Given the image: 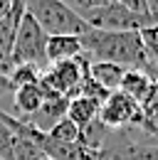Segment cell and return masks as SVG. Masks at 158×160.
I'll return each mask as SVG.
<instances>
[{
  "label": "cell",
  "instance_id": "8",
  "mask_svg": "<svg viewBox=\"0 0 158 160\" xmlns=\"http://www.w3.org/2000/svg\"><path fill=\"white\" fill-rule=\"evenodd\" d=\"M25 0H13V8L10 12L0 20V74L8 77L10 69L15 67L13 64V42H15V32H18V25L25 15Z\"/></svg>",
  "mask_w": 158,
  "mask_h": 160
},
{
  "label": "cell",
  "instance_id": "23",
  "mask_svg": "<svg viewBox=\"0 0 158 160\" xmlns=\"http://www.w3.org/2000/svg\"><path fill=\"white\" fill-rule=\"evenodd\" d=\"M10 8H13V0H0V20L10 12Z\"/></svg>",
  "mask_w": 158,
  "mask_h": 160
},
{
  "label": "cell",
  "instance_id": "12",
  "mask_svg": "<svg viewBox=\"0 0 158 160\" xmlns=\"http://www.w3.org/2000/svg\"><path fill=\"white\" fill-rule=\"evenodd\" d=\"M67 118L72 121L79 131H84L99 118V103L87 99V96H72L69 106H67Z\"/></svg>",
  "mask_w": 158,
  "mask_h": 160
},
{
  "label": "cell",
  "instance_id": "14",
  "mask_svg": "<svg viewBox=\"0 0 158 160\" xmlns=\"http://www.w3.org/2000/svg\"><path fill=\"white\" fill-rule=\"evenodd\" d=\"M151 86H153V79H151L143 69H126L118 91H124L126 96H131L134 101L143 103V99H146L148 91H151Z\"/></svg>",
  "mask_w": 158,
  "mask_h": 160
},
{
  "label": "cell",
  "instance_id": "10",
  "mask_svg": "<svg viewBox=\"0 0 158 160\" xmlns=\"http://www.w3.org/2000/svg\"><path fill=\"white\" fill-rule=\"evenodd\" d=\"M13 103H15V118H22L27 121L30 116H35L40 111V106L45 103V91L42 86L37 84H27V86H20L13 91Z\"/></svg>",
  "mask_w": 158,
  "mask_h": 160
},
{
  "label": "cell",
  "instance_id": "22",
  "mask_svg": "<svg viewBox=\"0 0 158 160\" xmlns=\"http://www.w3.org/2000/svg\"><path fill=\"white\" fill-rule=\"evenodd\" d=\"M148 2V18H151V25L158 22V0H146Z\"/></svg>",
  "mask_w": 158,
  "mask_h": 160
},
{
  "label": "cell",
  "instance_id": "11",
  "mask_svg": "<svg viewBox=\"0 0 158 160\" xmlns=\"http://www.w3.org/2000/svg\"><path fill=\"white\" fill-rule=\"evenodd\" d=\"M82 54H84V47H82V37H77V35H52V37H47V64L74 59Z\"/></svg>",
  "mask_w": 158,
  "mask_h": 160
},
{
  "label": "cell",
  "instance_id": "6",
  "mask_svg": "<svg viewBox=\"0 0 158 160\" xmlns=\"http://www.w3.org/2000/svg\"><path fill=\"white\" fill-rule=\"evenodd\" d=\"M99 123L106 131H121V128H131V126H141L143 123V111L141 103L126 96L124 91H111L106 101L99 106Z\"/></svg>",
  "mask_w": 158,
  "mask_h": 160
},
{
  "label": "cell",
  "instance_id": "19",
  "mask_svg": "<svg viewBox=\"0 0 158 160\" xmlns=\"http://www.w3.org/2000/svg\"><path fill=\"white\" fill-rule=\"evenodd\" d=\"M13 145H15V131L3 121L0 116V158L10 160L13 158Z\"/></svg>",
  "mask_w": 158,
  "mask_h": 160
},
{
  "label": "cell",
  "instance_id": "1",
  "mask_svg": "<svg viewBox=\"0 0 158 160\" xmlns=\"http://www.w3.org/2000/svg\"><path fill=\"white\" fill-rule=\"evenodd\" d=\"M84 57L89 62H111L126 69H148V54L138 32H106V30H87L82 35Z\"/></svg>",
  "mask_w": 158,
  "mask_h": 160
},
{
  "label": "cell",
  "instance_id": "15",
  "mask_svg": "<svg viewBox=\"0 0 158 160\" xmlns=\"http://www.w3.org/2000/svg\"><path fill=\"white\" fill-rule=\"evenodd\" d=\"M141 111H143V123L141 128L148 131L151 136H158V81H153L148 96L141 103Z\"/></svg>",
  "mask_w": 158,
  "mask_h": 160
},
{
  "label": "cell",
  "instance_id": "16",
  "mask_svg": "<svg viewBox=\"0 0 158 160\" xmlns=\"http://www.w3.org/2000/svg\"><path fill=\"white\" fill-rule=\"evenodd\" d=\"M40 77H42V69L32 67V64H15L8 74V81H10V89L15 91L20 86H27V84H37Z\"/></svg>",
  "mask_w": 158,
  "mask_h": 160
},
{
  "label": "cell",
  "instance_id": "3",
  "mask_svg": "<svg viewBox=\"0 0 158 160\" xmlns=\"http://www.w3.org/2000/svg\"><path fill=\"white\" fill-rule=\"evenodd\" d=\"M25 10L42 27V32L47 37H52V35H77V37H82L89 30V25L72 8H67L62 0H25Z\"/></svg>",
  "mask_w": 158,
  "mask_h": 160
},
{
  "label": "cell",
  "instance_id": "24",
  "mask_svg": "<svg viewBox=\"0 0 158 160\" xmlns=\"http://www.w3.org/2000/svg\"><path fill=\"white\" fill-rule=\"evenodd\" d=\"M42 160H52V158H42Z\"/></svg>",
  "mask_w": 158,
  "mask_h": 160
},
{
  "label": "cell",
  "instance_id": "7",
  "mask_svg": "<svg viewBox=\"0 0 158 160\" xmlns=\"http://www.w3.org/2000/svg\"><path fill=\"white\" fill-rule=\"evenodd\" d=\"M82 20L87 22L92 30H106V32H138V30L151 25L148 20L134 15L131 10H126L118 2L104 5L99 10H92V12L82 15Z\"/></svg>",
  "mask_w": 158,
  "mask_h": 160
},
{
  "label": "cell",
  "instance_id": "4",
  "mask_svg": "<svg viewBox=\"0 0 158 160\" xmlns=\"http://www.w3.org/2000/svg\"><path fill=\"white\" fill-rule=\"evenodd\" d=\"M13 64H32L37 69L47 67V35L27 12L22 15L13 42Z\"/></svg>",
  "mask_w": 158,
  "mask_h": 160
},
{
  "label": "cell",
  "instance_id": "13",
  "mask_svg": "<svg viewBox=\"0 0 158 160\" xmlns=\"http://www.w3.org/2000/svg\"><path fill=\"white\" fill-rule=\"evenodd\" d=\"M124 74H126V67H118V64H111V62H92L89 64V77L99 86H104L106 91H116L121 86Z\"/></svg>",
  "mask_w": 158,
  "mask_h": 160
},
{
  "label": "cell",
  "instance_id": "18",
  "mask_svg": "<svg viewBox=\"0 0 158 160\" xmlns=\"http://www.w3.org/2000/svg\"><path fill=\"white\" fill-rule=\"evenodd\" d=\"M138 35H141L143 49H146V54H148V62H158V22L143 27V30H138Z\"/></svg>",
  "mask_w": 158,
  "mask_h": 160
},
{
  "label": "cell",
  "instance_id": "5",
  "mask_svg": "<svg viewBox=\"0 0 158 160\" xmlns=\"http://www.w3.org/2000/svg\"><path fill=\"white\" fill-rule=\"evenodd\" d=\"M89 64H92V62L87 59L84 54H82V57H74V59L47 64V67L42 69L40 84H42L47 91H52V94H59V96L72 99V96L77 94L82 79L89 74Z\"/></svg>",
  "mask_w": 158,
  "mask_h": 160
},
{
  "label": "cell",
  "instance_id": "17",
  "mask_svg": "<svg viewBox=\"0 0 158 160\" xmlns=\"http://www.w3.org/2000/svg\"><path fill=\"white\" fill-rule=\"evenodd\" d=\"M47 136L52 140H59V143H77V140H82V131L69 118H62L47 131Z\"/></svg>",
  "mask_w": 158,
  "mask_h": 160
},
{
  "label": "cell",
  "instance_id": "20",
  "mask_svg": "<svg viewBox=\"0 0 158 160\" xmlns=\"http://www.w3.org/2000/svg\"><path fill=\"white\" fill-rule=\"evenodd\" d=\"M62 2H64L67 8H72L79 18H82V15H87V12H92V10H99V8H104V5H111V2H116V0H62Z\"/></svg>",
  "mask_w": 158,
  "mask_h": 160
},
{
  "label": "cell",
  "instance_id": "25",
  "mask_svg": "<svg viewBox=\"0 0 158 160\" xmlns=\"http://www.w3.org/2000/svg\"><path fill=\"white\" fill-rule=\"evenodd\" d=\"M3 94H5V91H0V96H3Z\"/></svg>",
  "mask_w": 158,
  "mask_h": 160
},
{
  "label": "cell",
  "instance_id": "2",
  "mask_svg": "<svg viewBox=\"0 0 158 160\" xmlns=\"http://www.w3.org/2000/svg\"><path fill=\"white\" fill-rule=\"evenodd\" d=\"M94 160H158V138L141 126L106 131Z\"/></svg>",
  "mask_w": 158,
  "mask_h": 160
},
{
  "label": "cell",
  "instance_id": "9",
  "mask_svg": "<svg viewBox=\"0 0 158 160\" xmlns=\"http://www.w3.org/2000/svg\"><path fill=\"white\" fill-rule=\"evenodd\" d=\"M67 106H69V99H67V96H59V94L45 96V103L40 106V111L35 116L27 118V123L35 126L37 131H45V133H47L57 121L67 118Z\"/></svg>",
  "mask_w": 158,
  "mask_h": 160
},
{
  "label": "cell",
  "instance_id": "26",
  "mask_svg": "<svg viewBox=\"0 0 158 160\" xmlns=\"http://www.w3.org/2000/svg\"><path fill=\"white\" fill-rule=\"evenodd\" d=\"M156 138H158V136H156Z\"/></svg>",
  "mask_w": 158,
  "mask_h": 160
},
{
  "label": "cell",
  "instance_id": "21",
  "mask_svg": "<svg viewBox=\"0 0 158 160\" xmlns=\"http://www.w3.org/2000/svg\"><path fill=\"white\" fill-rule=\"evenodd\" d=\"M116 2L124 5L126 10H131L134 15H138V18L151 22V18H148V2H146V0H116Z\"/></svg>",
  "mask_w": 158,
  "mask_h": 160
}]
</instances>
